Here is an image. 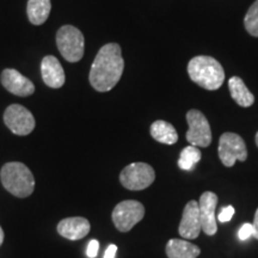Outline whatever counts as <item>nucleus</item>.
<instances>
[{"mask_svg": "<svg viewBox=\"0 0 258 258\" xmlns=\"http://www.w3.org/2000/svg\"><path fill=\"white\" fill-rule=\"evenodd\" d=\"M124 70L121 47L108 43L99 49L90 70V84L96 91L108 92L120 82Z\"/></svg>", "mask_w": 258, "mask_h": 258, "instance_id": "obj_1", "label": "nucleus"}, {"mask_svg": "<svg viewBox=\"0 0 258 258\" xmlns=\"http://www.w3.org/2000/svg\"><path fill=\"white\" fill-rule=\"evenodd\" d=\"M188 73L194 83L209 91L220 89L225 80V71L221 63L207 55L195 56L190 60Z\"/></svg>", "mask_w": 258, "mask_h": 258, "instance_id": "obj_2", "label": "nucleus"}, {"mask_svg": "<svg viewBox=\"0 0 258 258\" xmlns=\"http://www.w3.org/2000/svg\"><path fill=\"white\" fill-rule=\"evenodd\" d=\"M0 178L4 188L17 198H28L34 192V175L23 163L11 161L5 164L0 171Z\"/></svg>", "mask_w": 258, "mask_h": 258, "instance_id": "obj_3", "label": "nucleus"}, {"mask_svg": "<svg viewBox=\"0 0 258 258\" xmlns=\"http://www.w3.org/2000/svg\"><path fill=\"white\" fill-rule=\"evenodd\" d=\"M56 44L61 55L69 62L82 60L85 50V38L83 32L73 25H63L56 34Z\"/></svg>", "mask_w": 258, "mask_h": 258, "instance_id": "obj_4", "label": "nucleus"}, {"mask_svg": "<svg viewBox=\"0 0 258 258\" xmlns=\"http://www.w3.org/2000/svg\"><path fill=\"white\" fill-rule=\"evenodd\" d=\"M156 179L153 167L146 163H132L120 173V182L125 189L138 191L150 186Z\"/></svg>", "mask_w": 258, "mask_h": 258, "instance_id": "obj_5", "label": "nucleus"}, {"mask_svg": "<svg viewBox=\"0 0 258 258\" xmlns=\"http://www.w3.org/2000/svg\"><path fill=\"white\" fill-rule=\"evenodd\" d=\"M145 217L143 203L135 200H125L118 203L112 211L111 218L115 227L120 232H129Z\"/></svg>", "mask_w": 258, "mask_h": 258, "instance_id": "obj_6", "label": "nucleus"}, {"mask_svg": "<svg viewBox=\"0 0 258 258\" xmlns=\"http://www.w3.org/2000/svg\"><path fill=\"white\" fill-rule=\"evenodd\" d=\"M186 122L189 129L186 132V140L191 146L208 147L212 144L211 124L200 110L191 109L186 112Z\"/></svg>", "mask_w": 258, "mask_h": 258, "instance_id": "obj_7", "label": "nucleus"}, {"mask_svg": "<svg viewBox=\"0 0 258 258\" xmlns=\"http://www.w3.org/2000/svg\"><path fill=\"white\" fill-rule=\"evenodd\" d=\"M219 158L226 167H232L235 161L247 158L246 145L243 138L235 133H224L219 140Z\"/></svg>", "mask_w": 258, "mask_h": 258, "instance_id": "obj_8", "label": "nucleus"}, {"mask_svg": "<svg viewBox=\"0 0 258 258\" xmlns=\"http://www.w3.org/2000/svg\"><path fill=\"white\" fill-rule=\"evenodd\" d=\"M4 122L12 133L19 137L30 134L36 124L31 112L21 104H12L6 108Z\"/></svg>", "mask_w": 258, "mask_h": 258, "instance_id": "obj_9", "label": "nucleus"}, {"mask_svg": "<svg viewBox=\"0 0 258 258\" xmlns=\"http://www.w3.org/2000/svg\"><path fill=\"white\" fill-rule=\"evenodd\" d=\"M218 205V195L212 191L203 192L199 201L200 220L201 228L207 235H214L218 231L217 219H215V209Z\"/></svg>", "mask_w": 258, "mask_h": 258, "instance_id": "obj_10", "label": "nucleus"}, {"mask_svg": "<svg viewBox=\"0 0 258 258\" xmlns=\"http://www.w3.org/2000/svg\"><path fill=\"white\" fill-rule=\"evenodd\" d=\"M201 220H200V209L198 201H189L183 211L178 233L184 239H196L201 232Z\"/></svg>", "mask_w": 258, "mask_h": 258, "instance_id": "obj_11", "label": "nucleus"}, {"mask_svg": "<svg viewBox=\"0 0 258 258\" xmlns=\"http://www.w3.org/2000/svg\"><path fill=\"white\" fill-rule=\"evenodd\" d=\"M3 86L12 95L19 97L30 96L35 92V85L30 79L21 74L17 70L6 69L2 72Z\"/></svg>", "mask_w": 258, "mask_h": 258, "instance_id": "obj_12", "label": "nucleus"}, {"mask_svg": "<svg viewBox=\"0 0 258 258\" xmlns=\"http://www.w3.org/2000/svg\"><path fill=\"white\" fill-rule=\"evenodd\" d=\"M41 74L44 84L51 89H60L66 79L60 61L53 55L43 57L41 62Z\"/></svg>", "mask_w": 258, "mask_h": 258, "instance_id": "obj_13", "label": "nucleus"}, {"mask_svg": "<svg viewBox=\"0 0 258 258\" xmlns=\"http://www.w3.org/2000/svg\"><path fill=\"white\" fill-rule=\"evenodd\" d=\"M90 222L88 219L82 217L66 218L57 225V232L63 238L70 240H79L89 234Z\"/></svg>", "mask_w": 258, "mask_h": 258, "instance_id": "obj_14", "label": "nucleus"}, {"mask_svg": "<svg viewBox=\"0 0 258 258\" xmlns=\"http://www.w3.org/2000/svg\"><path fill=\"white\" fill-rule=\"evenodd\" d=\"M166 254L169 258H198L201 249L198 245L184 239L172 238L166 244Z\"/></svg>", "mask_w": 258, "mask_h": 258, "instance_id": "obj_15", "label": "nucleus"}, {"mask_svg": "<svg viewBox=\"0 0 258 258\" xmlns=\"http://www.w3.org/2000/svg\"><path fill=\"white\" fill-rule=\"evenodd\" d=\"M228 89H230L232 98L238 105L243 108H249L254 103V96L246 88L243 79L239 77H232L228 80Z\"/></svg>", "mask_w": 258, "mask_h": 258, "instance_id": "obj_16", "label": "nucleus"}, {"mask_svg": "<svg viewBox=\"0 0 258 258\" xmlns=\"http://www.w3.org/2000/svg\"><path fill=\"white\" fill-rule=\"evenodd\" d=\"M151 135L154 140L160 144L175 145L178 140V134L172 124L159 120L151 124Z\"/></svg>", "mask_w": 258, "mask_h": 258, "instance_id": "obj_17", "label": "nucleus"}, {"mask_svg": "<svg viewBox=\"0 0 258 258\" xmlns=\"http://www.w3.org/2000/svg\"><path fill=\"white\" fill-rule=\"evenodd\" d=\"M50 9V0H29L27 5L29 21L35 25L43 24L49 17Z\"/></svg>", "mask_w": 258, "mask_h": 258, "instance_id": "obj_18", "label": "nucleus"}, {"mask_svg": "<svg viewBox=\"0 0 258 258\" xmlns=\"http://www.w3.org/2000/svg\"><path fill=\"white\" fill-rule=\"evenodd\" d=\"M202 154L201 151L199 150L196 146H186L183 148L182 152H180V157L178 160V166L179 169L184 171H191L195 169L196 164L201 160Z\"/></svg>", "mask_w": 258, "mask_h": 258, "instance_id": "obj_19", "label": "nucleus"}, {"mask_svg": "<svg viewBox=\"0 0 258 258\" xmlns=\"http://www.w3.org/2000/svg\"><path fill=\"white\" fill-rule=\"evenodd\" d=\"M244 25L251 36L258 37V0L251 5L244 18Z\"/></svg>", "mask_w": 258, "mask_h": 258, "instance_id": "obj_20", "label": "nucleus"}, {"mask_svg": "<svg viewBox=\"0 0 258 258\" xmlns=\"http://www.w3.org/2000/svg\"><path fill=\"white\" fill-rule=\"evenodd\" d=\"M238 237H239L240 240H246L250 237H253V225L249 224V222L244 224L240 227L239 232H238Z\"/></svg>", "mask_w": 258, "mask_h": 258, "instance_id": "obj_21", "label": "nucleus"}, {"mask_svg": "<svg viewBox=\"0 0 258 258\" xmlns=\"http://www.w3.org/2000/svg\"><path fill=\"white\" fill-rule=\"evenodd\" d=\"M234 215V208L232 206H226L221 209V212L219 213L218 220L220 222H227L230 221Z\"/></svg>", "mask_w": 258, "mask_h": 258, "instance_id": "obj_22", "label": "nucleus"}, {"mask_svg": "<svg viewBox=\"0 0 258 258\" xmlns=\"http://www.w3.org/2000/svg\"><path fill=\"white\" fill-rule=\"evenodd\" d=\"M99 243L96 239H92L88 245V250H86V254L89 258H96L97 253H98Z\"/></svg>", "mask_w": 258, "mask_h": 258, "instance_id": "obj_23", "label": "nucleus"}, {"mask_svg": "<svg viewBox=\"0 0 258 258\" xmlns=\"http://www.w3.org/2000/svg\"><path fill=\"white\" fill-rule=\"evenodd\" d=\"M116 251H117V246H116V245H114V244L109 245L108 249H106L105 253H104V258H115Z\"/></svg>", "mask_w": 258, "mask_h": 258, "instance_id": "obj_24", "label": "nucleus"}, {"mask_svg": "<svg viewBox=\"0 0 258 258\" xmlns=\"http://www.w3.org/2000/svg\"><path fill=\"white\" fill-rule=\"evenodd\" d=\"M253 237L256 238V239H258V208L256 213H254V218H253Z\"/></svg>", "mask_w": 258, "mask_h": 258, "instance_id": "obj_25", "label": "nucleus"}, {"mask_svg": "<svg viewBox=\"0 0 258 258\" xmlns=\"http://www.w3.org/2000/svg\"><path fill=\"white\" fill-rule=\"evenodd\" d=\"M4 231H3V228H2V226H0V246H2V244H3V241H4Z\"/></svg>", "mask_w": 258, "mask_h": 258, "instance_id": "obj_26", "label": "nucleus"}, {"mask_svg": "<svg viewBox=\"0 0 258 258\" xmlns=\"http://www.w3.org/2000/svg\"><path fill=\"white\" fill-rule=\"evenodd\" d=\"M256 145H257V147H258V132H257V134H256Z\"/></svg>", "mask_w": 258, "mask_h": 258, "instance_id": "obj_27", "label": "nucleus"}]
</instances>
